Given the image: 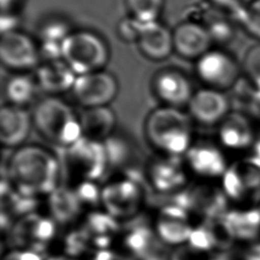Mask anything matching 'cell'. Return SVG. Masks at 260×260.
Returning <instances> with one entry per match:
<instances>
[{"label":"cell","instance_id":"cell-1","mask_svg":"<svg viewBox=\"0 0 260 260\" xmlns=\"http://www.w3.org/2000/svg\"><path fill=\"white\" fill-rule=\"evenodd\" d=\"M5 170L10 186L29 198L41 200L60 186L61 159L51 149L38 143H25L12 149Z\"/></svg>","mask_w":260,"mask_h":260},{"label":"cell","instance_id":"cell-2","mask_svg":"<svg viewBox=\"0 0 260 260\" xmlns=\"http://www.w3.org/2000/svg\"><path fill=\"white\" fill-rule=\"evenodd\" d=\"M143 134L158 154L183 157L194 141L192 119L181 109L161 106L145 117Z\"/></svg>","mask_w":260,"mask_h":260},{"label":"cell","instance_id":"cell-3","mask_svg":"<svg viewBox=\"0 0 260 260\" xmlns=\"http://www.w3.org/2000/svg\"><path fill=\"white\" fill-rule=\"evenodd\" d=\"M34 129L46 141L66 148L83 136L77 116L72 108L57 96L40 100L31 113Z\"/></svg>","mask_w":260,"mask_h":260},{"label":"cell","instance_id":"cell-4","mask_svg":"<svg viewBox=\"0 0 260 260\" xmlns=\"http://www.w3.org/2000/svg\"><path fill=\"white\" fill-rule=\"evenodd\" d=\"M60 159L67 184L79 181L99 182L110 170L105 143L84 136L64 148Z\"/></svg>","mask_w":260,"mask_h":260},{"label":"cell","instance_id":"cell-5","mask_svg":"<svg viewBox=\"0 0 260 260\" xmlns=\"http://www.w3.org/2000/svg\"><path fill=\"white\" fill-rule=\"evenodd\" d=\"M146 202V191L138 176L123 173L102 186L101 207L118 221L136 217Z\"/></svg>","mask_w":260,"mask_h":260},{"label":"cell","instance_id":"cell-6","mask_svg":"<svg viewBox=\"0 0 260 260\" xmlns=\"http://www.w3.org/2000/svg\"><path fill=\"white\" fill-rule=\"evenodd\" d=\"M110 58L106 42L89 30L71 31L62 48V59L76 75L103 70Z\"/></svg>","mask_w":260,"mask_h":260},{"label":"cell","instance_id":"cell-7","mask_svg":"<svg viewBox=\"0 0 260 260\" xmlns=\"http://www.w3.org/2000/svg\"><path fill=\"white\" fill-rule=\"evenodd\" d=\"M58 223L47 213L34 211L14 221L7 233L10 248L44 253L57 238Z\"/></svg>","mask_w":260,"mask_h":260},{"label":"cell","instance_id":"cell-8","mask_svg":"<svg viewBox=\"0 0 260 260\" xmlns=\"http://www.w3.org/2000/svg\"><path fill=\"white\" fill-rule=\"evenodd\" d=\"M198 78L205 87L225 91L237 85L242 75L241 64L228 52L210 49L196 60Z\"/></svg>","mask_w":260,"mask_h":260},{"label":"cell","instance_id":"cell-9","mask_svg":"<svg viewBox=\"0 0 260 260\" xmlns=\"http://www.w3.org/2000/svg\"><path fill=\"white\" fill-rule=\"evenodd\" d=\"M188 169L178 156L158 154L145 164V182L157 193L178 194L188 186Z\"/></svg>","mask_w":260,"mask_h":260},{"label":"cell","instance_id":"cell-10","mask_svg":"<svg viewBox=\"0 0 260 260\" xmlns=\"http://www.w3.org/2000/svg\"><path fill=\"white\" fill-rule=\"evenodd\" d=\"M71 91L83 109L106 107L116 99L119 84L112 73L100 70L77 75Z\"/></svg>","mask_w":260,"mask_h":260},{"label":"cell","instance_id":"cell-11","mask_svg":"<svg viewBox=\"0 0 260 260\" xmlns=\"http://www.w3.org/2000/svg\"><path fill=\"white\" fill-rule=\"evenodd\" d=\"M191 215L178 203L162 205L156 212L152 229L158 240L168 246L186 245L193 231Z\"/></svg>","mask_w":260,"mask_h":260},{"label":"cell","instance_id":"cell-12","mask_svg":"<svg viewBox=\"0 0 260 260\" xmlns=\"http://www.w3.org/2000/svg\"><path fill=\"white\" fill-rule=\"evenodd\" d=\"M176 195L179 197L176 203L185 208L190 215L196 214L203 217L204 220H210L225 213V197L212 186L188 185Z\"/></svg>","mask_w":260,"mask_h":260},{"label":"cell","instance_id":"cell-13","mask_svg":"<svg viewBox=\"0 0 260 260\" xmlns=\"http://www.w3.org/2000/svg\"><path fill=\"white\" fill-rule=\"evenodd\" d=\"M40 57L39 46L26 34L16 29L1 34L0 59L8 69L28 70L38 65Z\"/></svg>","mask_w":260,"mask_h":260},{"label":"cell","instance_id":"cell-14","mask_svg":"<svg viewBox=\"0 0 260 260\" xmlns=\"http://www.w3.org/2000/svg\"><path fill=\"white\" fill-rule=\"evenodd\" d=\"M187 108L193 121L211 126L219 124L230 114L231 102L224 91L204 87L194 91Z\"/></svg>","mask_w":260,"mask_h":260},{"label":"cell","instance_id":"cell-15","mask_svg":"<svg viewBox=\"0 0 260 260\" xmlns=\"http://www.w3.org/2000/svg\"><path fill=\"white\" fill-rule=\"evenodd\" d=\"M152 90L162 106L178 109L188 106L194 93L189 78L175 69H166L156 73L152 80Z\"/></svg>","mask_w":260,"mask_h":260},{"label":"cell","instance_id":"cell-16","mask_svg":"<svg viewBox=\"0 0 260 260\" xmlns=\"http://www.w3.org/2000/svg\"><path fill=\"white\" fill-rule=\"evenodd\" d=\"M34 129L31 114L24 108L10 104L0 110V142L8 149H15L26 143Z\"/></svg>","mask_w":260,"mask_h":260},{"label":"cell","instance_id":"cell-17","mask_svg":"<svg viewBox=\"0 0 260 260\" xmlns=\"http://www.w3.org/2000/svg\"><path fill=\"white\" fill-rule=\"evenodd\" d=\"M189 173L200 178H213L225 173V161L219 149L205 140L193 141L183 156Z\"/></svg>","mask_w":260,"mask_h":260},{"label":"cell","instance_id":"cell-18","mask_svg":"<svg viewBox=\"0 0 260 260\" xmlns=\"http://www.w3.org/2000/svg\"><path fill=\"white\" fill-rule=\"evenodd\" d=\"M88 240L93 252L110 249V246L121 232V224L105 210H90L86 212L78 226Z\"/></svg>","mask_w":260,"mask_h":260},{"label":"cell","instance_id":"cell-19","mask_svg":"<svg viewBox=\"0 0 260 260\" xmlns=\"http://www.w3.org/2000/svg\"><path fill=\"white\" fill-rule=\"evenodd\" d=\"M174 51L182 58L198 60L211 49L212 40L203 24L194 21L179 23L173 30Z\"/></svg>","mask_w":260,"mask_h":260},{"label":"cell","instance_id":"cell-20","mask_svg":"<svg viewBox=\"0 0 260 260\" xmlns=\"http://www.w3.org/2000/svg\"><path fill=\"white\" fill-rule=\"evenodd\" d=\"M159 241L152 228L135 224L126 230L121 229L117 243L121 248L120 254L127 260H146L154 253L156 242Z\"/></svg>","mask_w":260,"mask_h":260},{"label":"cell","instance_id":"cell-21","mask_svg":"<svg viewBox=\"0 0 260 260\" xmlns=\"http://www.w3.org/2000/svg\"><path fill=\"white\" fill-rule=\"evenodd\" d=\"M136 44L145 58L162 61L174 51L173 31L158 21L143 23Z\"/></svg>","mask_w":260,"mask_h":260},{"label":"cell","instance_id":"cell-22","mask_svg":"<svg viewBox=\"0 0 260 260\" xmlns=\"http://www.w3.org/2000/svg\"><path fill=\"white\" fill-rule=\"evenodd\" d=\"M76 77L77 75L63 59H57L45 61L38 67L36 81L42 90L56 96L71 90Z\"/></svg>","mask_w":260,"mask_h":260},{"label":"cell","instance_id":"cell-23","mask_svg":"<svg viewBox=\"0 0 260 260\" xmlns=\"http://www.w3.org/2000/svg\"><path fill=\"white\" fill-rule=\"evenodd\" d=\"M46 199L49 214L58 224L72 223L84 215V209L72 189L66 186H59Z\"/></svg>","mask_w":260,"mask_h":260},{"label":"cell","instance_id":"cell-24","mask_svg":"<svg viewBox=\"0 0 260 260\" xmlns=\"http://www.w3.org/2000/svg\"><path fill=\"white\" fill-rule=\"evenodd\" d=\"M82 134L92 140L106 141L116 128V115L109 106L83 109L79 116Z\"/></svg>","mask_w":260,"mask_h":260},{"label":"cell","instance_id":"cell-25","mask_svg":"<svg viewBox=\"0 0 260 260\" xmlns=\"http://www.w3.org/2000/svg\"><path fill=\"white\" fill-rule=\"evenodd\" d=\"M219 124V139L225 146L243 147L251 142L252 130L244 114L230 112Z\"/></svg>","mask_w":260,"mask_h":260},{"label":"cell","instance_id":"cell-26","mask_svg":"<svg viewBox=\"0 0 260 260\" xmlns=\"http://www.w3.org/2000/svg\"><path fill=\"white\" fill-rule=\"evenodd\" d=\"M71 31L61 21H52L43 26L40 34L39 50L46 61L62 59L63 44Z\"/></svg>","mask_w":260,"mask_h":260},{"label":"cell","instance_id":"cell-27","mask_svg":"<svg viewBox=\"0 0 260 260\" xmlns=\"http://www.w3.org/2000/svg\"><path fill=\"white\" fill-rule=\"evenodd\" d=\"M38 83L36 79L26 74H15L5 84V96L8 104L24 108L36 96Z\"/></svg>","mask_w":260,"mask_h":260},{"label":"cell","instance_id":"cell-28","mask_svg":"<svg viewBox=\"0 0 260 260\" xmlns=\"http://www.w3.org/2000/svg\"><path fill=\"white\" fill-rule=\"evenodd\" d=\"M236 22L244 31L260 42V0H250L233 12Z\"/></svg>","mask_w":260,"mask_h":260},{"label":"cell","instance_id":"cell-29","mask_svg":"<svg viewBox=\"0 0 260 260\" xmlns=\"http://www.w3.org/2000/svg\"><path fill=\"white\" fill-rule=\"evenodd\" d=\"M164 5L165 0H125L129 16L144 24L157 21Z\"/></svg>","mask_w":260,"mask_h":260},{"label":"cell","instance_id":"cell-30","mask_svg":"<svg viewBox=\"0 0 260 260\" xmlns=\"http://www.w3.org/2000/svg\"><path fill=\"white\" fill-rule=\"evenodd\" d=\"M241 67L242 74L252 88L260 90V42L247 49L243 56Z\"/></svg>","mask_w":260,"mask_h":260},{"label":"cell","instance_id":"cell-31","mask_svg":"<svg viewBox=\"0 0 260 260\" xmlns=\"http://www.w3.org/2000/svg\"><path fill=\"white\" fill-rule=\"evenodd\" d=\"M190 248L194 251H208L212 249V247H216L215 238L208 220H204L203 223L193 228L191 236L187 242Z\"/></svg>","mask_w":260,"mask_h":260},{"label":"cell","instance_id":"cell-32","mask_svg":"<svg viewBox=\"0 0 260 260\" xmlns=\"http://www.w3.org/2000/svg\"><path fill=\"white\" fill-rule=\"evenodd\" d=\"M225 222L232 230L235 238L240 239H253L258 234V226L249 224L244 217V213L232 211L225 212L222 215Z\"/></svg>","mask_w":260,"mask_h":260},{"label":"cell","instance_id":"cell-33","mask_svg":"<svg viewBox=\"0 0 260 260\" xmlns=\"http://www.w3.org/2000/svg\"><path fill=\"white\" fill-rule=\"evenodd\" d=\"M204 26L206 27L212 43L226 44L234 38L235 35L234 24L231 22V20L221 16H214V18L210 19L209 22Z\"/></svg>","mask_w":260,"mask_h":260},{"label":"cell","instance_id":"cell-34","mask_svg":"<svg viewBox=\"0 0 260 260\" xmlns=\"http://www.w3.org/2000/svg\"><path fill=\"white\" fill-rule=\"evenodd\" d=\"M141 22L131 16L122 18L116 27V31L120 40L125 43H136L142 28Z\"/></svg>","mask_w":260,"mask_h":260},{"label":"cell","instance_id":"cell-35","mask_svg":"<svg viewBox=\"0 0 260 260\" xmlns=\"http://www.w3.org/2000/svg\"><path fill=\"white\" fill-rule=\"evenodd\" d=\"M223 189L231 198H239L244 191V184L235 168H231L223 174Z\"/></svg>","mask_w":260,"mask_h":260},{"label":"cell","instance_id":"cell-36","mask_svg":"<svg viewBox=\"0 0 260 260\" xmlns=\"http://www.w3.org/2000/svg\"><path fill=\"white\" fill-rule=\"evenodd\" d=\"M236 171L239 174L245 187L257 188L260 186V168H258L250 162L249 165L245 166V168L243 170L238 171L236 169Z\"/></svg>","mask_w":260,"mask_h":260},{"label":"cell","instance_id":"cell-37","mask_svg":"<svg viewBox=\"0 0 260 260\" xmlns=\"http://www.w3.org/2000/svg\"><path fill=\"white\" fill-rule=\"evenodd\" d=\"M2 260H46L42 253L19 248H9L3 255Z\"/></svg>","mask_w":260,"mask_h":260},{"label":"cell","instance_id":"cell-38","mask_svg":"<svg viewBox=\"0 0 260 260\" xmlns=\"http://www.w3.org/2000/svg\"><path fill=\"white\" fill-rule=\"evenodd\" d=\"M246 109L251 115L260 119V90L259 89L252 88V91L250 92L246 101Z\"/></svg>","mask_w":260,"mask_h":260},{"label":"cell","instance_id":"cell-39","mask_svg":"<svg viewBox=\"0 0 260 260\" xmlns=\"http://www.w3.org/2000/svg\"><path fill=\"white\" fill-rule=\"evenodd\" d=\"M208 1L214 6L218 7L219 9L229 10L233 13L250 0H208Z\"/></svg>","mask_w":260,"mask_h":260},{"label":"cell","instance_id":"cell-40","mask_svg":"<svg viewBox=\"0 0 260 260\" xmlns=\"http://www.w3.org/2000/svg\"><path fill=\"white\" fill-rule=\"evenodd\" d=\"M88 260H127L123 257L120 253L114 252L111 249L99 250L93 252L89 257Z\"/></svg>","mask_w":260,"mask_h":260},{"label":"cell","instance_id":"cell-41","mask_svg":"<svg viewBox=\"0 0 260 260\" xmlns=\"http://www.w3.org/2000/svg\"><path fill=\"white\" fill-rule=\"evenodd\" d=\"M245 220L254 226H258L260 224V211L258 210H250L244 213Z\"/></svg>","mask_w":260,"mask_h":260},{"label":"cell","instance_id":"cell-42","mask_svg":"<svg viewBox=\"0 0 260 260\" xmlns=\"http://www.w3.org/2000/svg\"><path fill=\"white\" fill-rule=\"evenodd\" d=\"M247 260H260V245L253 246L246 254Z\"/></svg>","mask_w":260,"mask_h":260},{"label":"cell","instance_id":"cell-43","mask_svg":"<svg viewBox=\"0 0 260 260\" xmlns=\"http://www.w3.org/2000/svg\"><path fill=\"white\" fill-rule=\"evenodd\" d=\"M46 260H79L64 254H52L49 257H46Z\"/></svg>","mask_w":260,"mask_h":260},{"label":"cell","instance_id":"cell-44","mask_svg":"<svg viewBox=\"0 0 260 260\" xmlns=\"http://www.w3.org/2000/svg\"><path fill=\"white\" fill-rule=\"evenodd\" d=\"M2 2V9L3 11L6 9V7H9L11 4H13L15 2V0H1Z\"/></svg>","mask_w":260,"mask_h":260},{"label":"cell","instance_id":"cell-45","mask_svg":"<svg viewBox=\"0 0 260 260\" xmlns=\"http://www.w3.org/2000/svg\"><path fill=\"white\" fill-rule=\"evenodd\" d=\"M210 260H230V259H229V256L226 254H221V255H219L217 257H214Z\"/></svg>","mask_w":260,"mask_h":260},{"label":"cell","instance_id":"cell-46","mask_svg":"<svg viewBox=\"0 0 260 260\" xmlns=\"http://www.w3.org/2000/svg\"><path fill=\"white\" fill-rule=\"evenodd\" d=\"M255 151H256V156L260 158V141H258L255 145Z\"/></svg>","mask_w":260,"mask_h":260}]
</instances>
